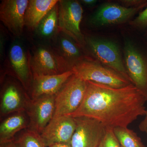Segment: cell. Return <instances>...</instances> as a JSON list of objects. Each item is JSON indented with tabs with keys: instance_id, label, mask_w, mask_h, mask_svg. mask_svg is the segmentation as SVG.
I'll return each instance as SVG.
<instances>
[{
	"instance_id": "5bb4252c",
	"label": "cell",
	"mask_w": 147,
	"mask_h": 147,
	"mask_svg": "<svg viewBox=\"0 0 147 147\" xmlns=\"http://www.w3.org/2000/svg\"><path fill=\"white\" fill-rule=\"evenodd\" d=\"M29 0H3L0 5V20L16 38L23 34L25 15Z\"/></svg>"
},
{
	"instance_id": "d4e9b609",
	"label": "cell",
	"mask_w": 147,
	"mask_h": 147,
	"mask_svg": "<svg viewBox=\"0 0 147 147\" xmlns=\"http://www.w3.org/2000/svg\"><path fill=\"white\" fill-rule=\"evenodd\" d=\"M5 42V36L4 35L3 30L1 28V34H0V57H1V61H3L4 58Z\"/></svg>"
},
{
	"instance_id": "e0dca14e",
	"label": "cell",
	"mask_w": 147,
	"mask_h": 147,
	"mask_svg": "<svg viewBox=\"0 0 147 147\" xmlns=\"http://www.w3.org/2000/svg\"><path fill=\"white\" fill-rule=\"evenodd\" d=\"M58 2V0H29L25 13V26L34 31L42 18Z\"/></svg>"
},
{
	"instance_id": "cb8c5ba5",
	"label": "cell",
	"mask_w": 147,
	"mask_h": 147,
	"mask_svg": "<svg viewBox=\"0 0 147 147\" xmlns=\"http://www.w3.org/2000/svg\"><path fill=\"white\" fill-rule=\"evenodd\" d=\"M119 1L122 5L126 7H138L147 5V1L144 0H121Z\"/></svg>"
},
{
	"instance_id": "ba28073f",
	"label": "cell",
	"mask_w": 147,
	"mask_h": 147,
	"mask_svg": "<svg viewBox=\"0 0 147 147\" xmlns=\"http://www.w3.org/2000/svg\"><path fill=\"white\" fill-rule=\"evenodd\" d=\"M144 7H126L113 3H105L90 16L88 23L96 28L123 24L129 21Z\"/></svg>"
},
{
	"instance_id": "3957f363",
	"label": "cell",
	"mask_w": 147,
	"mask_h": 147,
	"mask_svg": "<svg viewBox=\"0 0 147 147\" xmlns=\"http://www.w3.org/2000/svg\"><path fill=\"white\" fill-rule=\"evenodd\" d=\"M30 56L33 74L57 75L72 69L53 45L47 42L34 45L31 50Z\"/></svg>"
},
{
	"instance_id": "d6986e66",
	"label": "cell",
	"mask_w": 147,
	"mask_h": 147,
	"mask_svg": "<svg viewBox=\"0 0 147 147\" xmlns=\"http://www.w3.org/2000/svg\"><path fill=\"white\" fill-rule=\"evenodd\" d=\"M42 42L52 43L60 32L58 3L45 15L34 31Z\"/></svg>"
},
{
	"instance_id": "ac0fdd59",
	"label": "cell",
	"mask_w": 147,
	"mask_h": 147,
	"mask_svg": "<svg viewBox=\"0 0 147 147\" xmlns=\"http://www.w3.org/2000/svg\"><path fill=\"white\" fill-rule=\"evenodd\" d=\"M29 122L26 112L14 113L5 119L0 125V144L14 141L15 134L28 128Z\"/></svg>"
},
{
	"instance_id": "603a6c76",
	"label": "cell",
	"mask_w": 147,
	"mask_h": 147,
	"mask_svg": "<svg viewBox=\"0 0 147 147\" xmlns=\"http://www.w3.org/2000/svg\"><path fill=\"white\" fill-rule=\"evenodd\" d=\"M129 23L132 26L140 28L147 27V6L136 18L129 21Z\"/></svg>"
},
{
	"instance_id": "30bf717a",
	"label": "cell",
	"mask_w": 147,
	"mask_h": 147,
	"mask_svg": "<svg viewBox=\"0 0 147 147\" xmlns=\"http://www.w3.org/2000/svg\"><path fill=\"white\" fill-rule=\"evenodd\" d=\"M76 128L70 145L71 147H98L106 131L104 125L86 117L74 118Z\"/></svg>"
},
{
	"instance_id": "83f0119b",
	"label": "cell",
	"mask_w": 147,
	"mask_h": 147,
	"mask_svg": "<svg viewBox=\"0 0 147 147\" xmlns=\"http://www.w3.org/2000/svg\"><path fill=\"white\" fill-rule=\"evenodd\" d=\"M0 147H17V146L14 140V141L6 142L4 144H1Z\"/></svg>"
},
{
	"instance_id": "277c9868",
	"label": "cell",
	"mask_w": 147,
	"mask_h": 147,
	"mask_svg": "<svg viewBox=\"0 0 147 147\" xmlns=\"http://www.w3.org/2000/svg\"><path fill=\"white\" fill-rule=\"evenodd\" d=\"M85 40L84 51L87 50L93 59L117 71L131 82L122 59L120 50L115 43L90 36H85Z\"/></svg>"
},
{
	"instance_id": "9a60e30c",
	"label": "cell",
	"mask_w": 147,
	"mask_h": 147,
	"mask_svg": "<svg viewBox=\"0 0 147 147\" xmlns=\"http://www.w3.org/2000/svg\"><path fill=\"white\" fill-rule=\"evenodd\" d=\"M72 70L57 75L33 74L29 92L31 99L49 95H56L73 75Z\"/></svg>"
},
{
	"instance_id": "8992f818",
	"label": "cell",
	"mask_w": 147,
	"mask_h": 147,
	"mask_svg": "<svg viewBox=\"0 0 147 147\" xmlns=\"http://www.w3.org/2000/svg\"><path fill=\"white\" fill-rule=\"evenodd\" d=\"M58 7L60 31L70 37L84 51L85 36L80 27L84 11L80 2L74 0H59Z\"/></svg>"
},
{
	"instance_id": "4fadbf2b",
	"label": "cell",
	"mask_w": 147,
	"mask_h": 147,
	"mask_svg": "<svg viewBox=\"0 0 147 147\" xmlns=\"http://www.w3.org/2000/svg\"><path fill=\"white\" fill-rule=\"evenodd\" d=\"M76 128L74 118L68 116L54 117L40 134L46 147L60 144H70Z\"/></svg>"
},
{
	"instance_id": "44dd1931",
	"label": "cell",
	"mask_w": 147,
	"mask_h": 147,
	"mask_svg": "<svg viewBox=\"0 0 147 147\" xmlns=\"http://www.w3.org/2000/svg\"><path fill=\"white\" fill-rule=\"evenodd\" d=\"M15 142L17 147H47L42 141L40 134L27 129Z\"/></svg>"
},
{
	"instance_id": "484cf974",
	"label": "cell",
	"mask_w": 147,
	"mask_h": 147,
	"mask_svg": "<svg viewBox=\"0 0 147 147\" xmlns=\"http://www.w3.org/2000/svg\"><path fill=\"white\" fill-rule=\"evenodd\" d=\"M145 118L139 124V128L140 131L145 132L147 134V109Z\"/></svg>"
},
{
	"instance_id": "8fae6325",
	"label": "cell",
	"mask_w": 147,
	"mask_h": 147,
	"mask_svg": "<svg viewBox=\"0 0 147 147\" xmlns=\"http://www.w3.org/2000/svg\"><path fill=\"white\" fill-rule=\"evenodd\" d=\"M125 66L132 84L147 97V63L132 41L126 39L123 48Z\"/></svg>"
},
{
	"instance_id": "ffe728a7",
	"label": "cell",
	"mask_w": 147,
	"mask_h": 147,
	"mask_svg": "<svg viewBox=\"0 0 147 147\" xmlns=\"http://www.w3.org/2000/svg\"><path fill=\"white\" fill-rule=\"evenodd\" d=\"M113 130L121 147H146L137 133L127 127H115Z\"/></svg>"
},
{
	"instance_id": "6da1fadb",
	"label": "cell",
	"mask_w": 147,
	"mask_h": 147,
	"mask_svg": "<svg viewBox=\"0 0 147 147\" xmlns=\"http://www.w3.org/2000/svg\"><path fill=\"white\" fill-rule=\"evenodd\" d=\"M87 83L81 105L67 116L94 119L113 129L127 127L139 116L146 115L147 97L134 84L114 88L90 81Z\"/></svg>"
},
{
	"instance_id": "4316f807",
	"label": "cell",
	"mask_w": 147,
	"mask_h": 147,
	"mask_svg": "<svg viewBox=\"0 0 147 147\" xmlns=\"http://www.w3.org/2000/svg\"><path fill=\"white\" fill-rule=\"evenodd\" d=\"M98 2L96 0H82L80 3L87 7H92L96 5Z\"/></svg>"
},
{
	"instance_id": "9c48e42d",
	"label": "cell",
	"mask_w": 147,
	"mask_h": 147,
	"mask_svg": "<svg viewBox=\"0 0 147 147\" xmlns=\"http://www.w3.org/2000/svg\"><path fill=\"white\" fill-rule=\"evenodd\" d=\"M31 100L28 92L18 80H7L1 90V117L26 112Z\"/></svg>"
},
{
	"instance_id": "2e32d148",
	"label": "cell",
	"mask_w": 147,
	"mask_h": 147,
	"mask_svg": "<svg viewBox=\"0 0 147 147\" xmlns=\"http://www.w3.org/2000/svg\"><path fill=\"white\" fill-rule=\"evenodd\" d=\"M51 44L71 69L87 57L84 50L70 37L62 32H60Z\"/></svg>"
},
{
	"instance_id": "5b68a950",
	"label": "cell",
	"mask_w": 147,
	"mask_h": 147,
	"mask_svg": "<svg viewBox=\"0 0 147 147\" xmlns=\"http://www.w3.org/2000/svg\"><path fill=\"white\" fill-rule=\"evenodd\" d=\"M6 66L8 74L18 80L29 94L33 74L31 65L30 51L23 42L15 40L11 43L6 60Z\"/></svg>"
},
{
	"instance_id": "7402d4cb",
	"label": "cell",
	"mask_w": 147,
	"mask_h": 147,
	"mask_svg": "<svg viewBox=\"0 0 147 147\" xmlns=\"http://www.w3.org/2000/svg\"><path fill=\"white\" fill-rule=\"evenodd\" d=\"M113 129L106 127L105 135L98 147H121L113 132Z\"/></svg>"
},
{
	"instance_id": "7c38bea8",
	"label": "cell",
	"mask_w": 147,
	"mask_h": 147,
	"mask_svg": "<svg viewBox=\"0 0 147 147\" xmlns=\"http://www.w3.org/2000/svg\"><path fill=\"white\" fill-rule=\"evenodd\" d=\"M55 95L43 96L31 99L26 111L29 121L27 129L41 134L54 117Z\"/></svg>"
},
{
	"instance_id": "f1b7e54d",
	"label": "cell",
	"mask_w": 147,
	"mask_h": 147,
	"mask_svg": "<svg viewBox=\"0 0 147 147\" xmlns=\"http://www.w3.org/2000/svg\"><path fill=\"white\" fill-rule=\"evenodd\" d=\"M49 147H71L70 144H60L53 145Z\"/></svg>"
},
{
	"instance_id": "7a4b0ae2",
	"label": "cell",
	"mask_w": 147,
	"mask_h": 147,
	"mask_svg": "<svg viewBox=\"0 0 147 147\" xmlns=\"http://www.w3.org/2000/svg\"><path fill=\"white\" fill-rule=\"evenodd\" d=\"M71 70L84 81L113 88H123L133 84L117 71L88 56L74 66Z\"/></svg>"
},
{
	"instance_id": "52a82bcc",
	"label": "cell",
	"mask_w": 147,
	"mask_h": 147,
	"mask_svg": "<svg viewBox=\"0 0 147 147\" xmlns=\"http://www.w3.org/2000/svg\"><path fill=\"white\" fill-rule=\"evenodd\" d=\"M87 88L86 81L73 74L55 95L54 117L75 112L83 101Z\"/></svg>"
}]
</instances>
